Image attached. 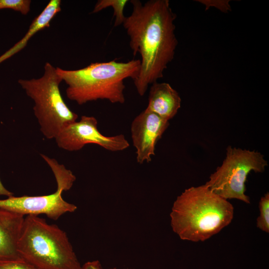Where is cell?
<instances>
[{
    "label": "cell",
    "mask_w": 269,
    "mask_h": 269,
    "mask_svg": "<svg viewBox=\"0 0 269 269\" xmlns=\"http://www.w3.org/2000/svg\"><path fill=\"white\" fill-rule=\"evenodd\" d=\"M267 165L260 152L229 146L222 165L204 185L225 199H236L250 204V199L245 194L247 176L252 171L263 172Z\"/></svg>",
    "instance_id": "6"
},
{
    "label": "cell",
    "mask_w": 269,
    "mask_h": 269,
    "mask_svg": "<svg viewBox=\"0 0 269 269\" xmlns=\"http://www.w3.org/2000/svg\"><path fill=\"white\" fill-rule=\"evenodd\" d=\"M128 1V0H99L96 2L92 13H97L107 7H112L114 16L115 17L114 26H118L123 24L125 19L124 10Z\"/></svg>",
    "instance_id": "13"
},
{
    "label": "cell",
    "mask_w": 269,
    "mask_h": 269,
    "mask_svg": "<svg viewBox=\"0 0 269 269\" xmlns=\"http://www.w3.org/2000/svg\"></svg>",
    "instance_id": "20"
},
{
    "label": "cell",
    "mask_w": 269,
    "mask_h": 269,
    "mask_svg": "<svg viewBox=\"0 0 269 269\" xmlns=\"http://www.w3.org/2000/svg\"><path fill=\"white\" fill-rule=\"evenodd\" d=\"M24 216L0 207V261L21 259L17 243Z\"/></svg>",
    "instance_id": "10"
},
{
    "label": "cell",
    "mask_w": 269,
    "mask_h": 269,
    "mask_svg": "<svg viewBox=\"0 0 269 269\" xmlns=\"http://www.w3.org/2000/svg\"><path fill=\"white\" fill-rule=\"evenodd\" d=\"M260 214L257 219V227L267 233L269 232V194L261 197L259 205Z\"/></svg>",
    "instance_id": "14"
},
{
    "label": "cell",
    "mask_w": 269,
    "mask_h": 269,
    "mask_svg": "<svg viewBox=\"0 0 269 269\" xmlns=\"http://www.w3.org/2000/svg\"><path fill=\"white\" fill-rule=\"evenodd\" d=\"M170 217L172 230L181 240L203 242L231 223L234 207L203 185L186 189L178 196Z\"/></svg>",
    "instance_id": "2"
},
{
    "label": "cell",
    "mask_w": 269,
    "mask_h": 269,
    "mask_svg": "<svg viewBox=\"0 0 269 269\" xmlns=\"http://www.w3.org/2000/svg\"><path fill=\"white\" fill-rule=\"evenodd\" d=\"M54 176L57 184L54 193L36 196L13 195L0 199V207L23 216L43 214L54 220L65 213L75 211L77 206L65 201L62 196L63 191L72 187L75 176L69 170L60 171Z\"/></svg>",
    "instance_id": "7"
},
{
    "label": "cell",
    "mask_w": 269,
    "mask_h": 269,
    "mask_svg": "<svg viewBox=\"0 0 269 269\" xmlns=\"http://www.w3.org/2000/svg\"><path fill=\"white\" fill-rule=\"evenodd\" d=\"M81 269H105L98 260L89 261L82 266ZM109 269H116V268Z\"/></svg>",
    "instance_id": "18"
},
{
    "label": "cell",
    "mask_w": 269,
    "mask_h": 269,
    "mask_svg": "<svg viewBox=\"0 0 269 269\" xmlns=\"http://www.w3.org/2000/svg\"><path fill=\"white\" fill-rule=\"evenodd\" d=\"M62 82L56 68L49 62L44 66V73L39 78L19 79L18 84L34 102V114L43 135L53 139L65 127L77 121L78 116L65 103L59 85Z\"/></svg>",
    "instance_id": "5"
},
{
    "label": "cell",
    "mask_w": 269,
    "mask_h": 269,
    "mask_svg": "<svg viewBox=\"0 0 269 269\" xmlns=\"http://www.w3.org/2000/svg\"><path fill=\"white\" fill-rule=\"evenodd\" d=\"M0 196L7 197L13 196V193L5 188L0 179Z\"/></svg>",
    "instance_id": "19"
},
{
    "label": "cell",
    "mask_w": 269,
    "mask_h": 269,
    "mask_svg": "<svg viewBox=\"0 0 269 269\" xmlns=\"http://www.w3.org/2000/svg\"><path fill=\"white\" fill-rule=\"evenodd\" d=\"M55 139L59 147L70 151L79 150L89 143L96 144L111 151L124 150L130 146L123 134L108 136L101 133L98 121L93 116H82L79 121L65 127Z\"/></svg>",
    "instance_id": "8"
},
{
    "label": "cell",
    "mask_w": 269,
    "mask_h": 269,
    "mask_svg": "<svg viewBox=\"0 0 269 269\" xmlns=\"http://www.w3.org/2000/svg\"><path fill=\"white\" fill-rule=\"evenodd\" d=\"M60 11L61 0H50L42 11L32 21L22 38L0 56V64L22 50L37 32L49 27L52 19Z\"/></svg>",
    "instance_id": "12"
},
{
    "label": "cell",
    "mask_w": 269,
    "mask_h": 269,
    "mask_svg": "<svg viewBox=\"0 0 269 269\" xmlns=\"http://www.w3.org/2000/svg\"><path fill=\"white\" fill-rule=\"evenodd\" d=\"M169 125L168 121L145 109L134 118L131 134L138 163L151 161L156 144Z\"/></svg>",
    "instance_id": "9"
},
{
    "label": "cell",
    "mask_w": 269,
    "mask_h": 269,
    "mask_svg": "<svg viewBox=\"0 0 269 269\" xmlns=\"http://www.w3.org/2000/svg\"><path fill=\"white\" fill-rule=\"evenodd\" d=\"M199 2L204 4L206 6V9L210 7H215L222 12H228L231 10V6L229 4L230 0H198Z\"/></svg>",
    "instance_id": "17"
},
{
    "label": "cell",
    "mask_w": 269,
    "mask_h": 269,
    "mask_svg": "<svg viewBox=\"0 0 269 269\" xmlns=\"http://www.w3.org/2000/svg\"><path fill=\"white\" fill-rule=\"evenodd\" d=\"M17 252L39 269H81L66 233L38 216L24 218Z\"/></svg>",
    "instance_id": "4"
},
{
    "label": "cell",
    "mask_w": 269,
    "mask_h": 269,
    "mask_svg": "<svg viewBox=\"0 0 269 269\" xmlns=\"http://www.w3.org/2000/svg\"><path fill=\"white\" fill-rule=\"evenodd\" d=\"M130 1L133 11L123 25L134 56H140L139 73L133 81L138 94L143 96L149 85L163 78L174 58L178 44L174 23L176 16L168 0Z\"/></svg>",
    "instance_id": "1"
},
{
    "label": "cell",
    "mask_w": 269,
    "mask_h": 269,
    "mask_svg": "<svg viewBox=\"0 0 269 269\" xmlns=\"http://www.w3.org/2000/svg\"><path fill=\"white\" fill-rule=\"evenodd\" d=\"M0 269H39L22 259L0 261Z\"/></svg>",
    "instance_id": "16"
},
{
    "label": "cell",
    "mask_w": 269,
    "mask_h": 269,
    "mask_svg": "<svg viewBox=\"0 0 269 269\" xmlns=\"http://www.w3.org/2000/svg\"><path fill=\"white\" fill-rule=\"evenodd\" d=\"M30 0H0V10L11 9L26 15L30 9Z\"/></svg>",
    "instance_id": "15"
},
{
    "label": "cell",
    "mask_w": 269,
    "mask_h": 269,
    "mask_svg": "<svg viewBox=\"0 0 269 269\" xmlns=\"http://www.w3.org/2000/svg\"><path fill=\"white\" fill-rule=\"evenodd\" d=\"M139 59L128 62L116 60L92 63L77 70H64L56 67L58 74L67 85L68 98L81 105L88 102L107 100L112 103L125 102L124 80L137 77Z\"/></svg>",
    "instance_id": "3"
},
{
    "label": "cell",
    "mask_w": 269,
    "mask_h": 269,
    "mask_svg": "<svg viewBox=\"0 0 269 269\" xmlns=\"http://www.w3.org/2000/svg\"><path fill=\"white\" fill-rule=\"evenodd\" d=\"M181 102L178 93L169 84L156 82L150 87L145 110L169 121L177 114Z\"/></svg>",
    "instance_id": "11"
}]
</instances>
